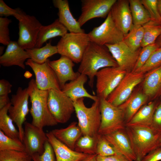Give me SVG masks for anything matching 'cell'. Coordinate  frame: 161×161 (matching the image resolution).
Segmentation results:
<instances>
[{
	"instance_id": "obj_1",
	"label": "cell",
	"mask_w": 161,
	"mask_h": 161,
	"mask_svg": "<svg viewBox=\"0 0 161 161\" xmlns=\"http://www.w3.org/2000/svg\"><path fill=\"white\" fill-rule=\"evenodd\" d=\"M78 69L79 73L86 75L89 85L93 88L95 78L100 69L118 66V65L105 45L90 42L83 55Z\"/></svg>"
},
{
	"instance_id": "obj_2",
	"label": "cell",
	"mask_w": 161,
	"mask_h": 161,
	"mask_svg": "<svg viewBox=\"0 0 161 161\" xmlns=\"http://www.w3.org/2000/svg\"><path fill=\"white\" fill-rule=\"evenodd\" d=\"M31 103L30 112L32 117L31 123L41 129L57 124L50 112L47 103L49 90L39 89L35 80L32 79L27 88Z\"/></svg>"
},
{
	"instance_id": "obj_3",
	"label": "cell",
	"mask_w": 161,
	"mask_h": 161,
	"mask_svg": "<svg viewBox=\"0 0 161 161\" xmlns=\"http://www.w3.org/2000/svg\"><path fill=\"white\" fill-rule=\"evenodd\" d=\"M125 129L136 161H141L148 153L158 147L161 134L151 126L126 125Z\"/></svg>"
},
{
	"instance_id": "obj_4",
	"label": "cell",
	"mask_w": 161,
	"mask_h": 161,
	"mask_svg": "<svg viewBox=\"0 0 161 161\" xmlns=\"http://www.w3.org/2000/svg\"><path fill=\"white\" fill-rule=\"evenodd\" d=\"M84 99L80 98L74 102L78 125L82 135L97 136L101 121L100 99L94 101L90 107L86 106Z\"/></svg>"
},
{
	"instance_id": "obj_5",
	"label": "cell",
	"mask_w": 161,
	"mask_h": 161,
	"mask_svg": "<svg viewBox=\"0 0 161 161\" xmlns=\"http://www.w3.org/2000/svg\"><path fill=\"white\" fill-rule=\"evenodd\" d=\"M90 42L88 34L85 32H68L61 37L56 46L58 54L77 64L80 62Z\"/></svg>"
},
{
	"instance_id": "obj_6",
	"label": "cell",
	"mask_w": 161,
	"mask_h": 161,
	"mask_svg": "<svg viewBox=\"0 0 161 161\" xmlns=\"http://www.w3.org/2000/svg\"><path fill=\"white\" fill-rule=\"evenodd\" d=\"M101 121L98 134L104 135L125 129L124 114L119 106H115L106 99L99 98Z\"/></svg>"
},
{
	"instance_id": "obj_7",
	"label": "cell",
	"mask_w": 161,
	"mask_h": 161,
	"mask_svg": "<svg viewBox=\"0 0 161 161\" xmlns=\"http://www.w3.org/2000/svg\"><path fill=\"white\" fill-rule=\"evenodd\" d=\"M14 17L18 21L19 45L24 50L35 48L42 25L35 16L26 14L20 8Z\"/></svg>"
},
{
	"instance_id": "obj_8",
	"label": "cell",
	"mask_w": 161,
	"mask_h": 161,
	"mask_svg": "<svg viewBox=\"0 0 161 161\" xmlns=\"http://www.w3.org/2000/svg\"><path fill=\"white\" fill-rule=\"evenodd\" d=\"M48 105L53 117L58 123H66L75 111L74 102L62 90H49Z\"/></svg>"
},
{
	"instance_id": "obj_9",
	"label": "cell",
	"mask_w": 161,
	"mask_h": 161,
	"mask_svg": "<svg viewBox=\"0 0 161 161\" xmlns=\"http://www.w3.org/2000/svg\"><path fill=\"white\" fill-rule=\"evenodd\" d=\"M127 72L118 66L105 67L100 70L95 76L97 97L107 99Z\"/></svg>"
},
{
	"instance_id": "obj_10",
	"label": "cell",
	"mask_w": 161,
	"mask_h": 161,
	"mask_svg": "<svg viewBox=\"0 0 161 161\" xmlns=\"http://www.w3.org/2000/svg\"><path fill=\"white\" fill-rule=\"evenodd\" d=\"M29 97L27 88H18L15 94L12 95L11 105L8 110L9 115L18 128L20 139L23 142L24 129L23 125L29 111L28 99Z\"/></svg>"
},
{
	"instance_id": "obj_11",
	"label": "cell",
	"mask_w": 161,
	"mask_h": 161,
	"mask_svg": "<svg viewBox=\"0 0 161 161\" xmlns=\"http://www.w3.org/2000/svg\"><path fill=\"white\" fill-rule=\"evenodd\" d=\"M91 42L100 45L113 44L123 41L124 35L115 25L109 13L104 21L88 33Z\"/></svg>"
},
{
	"instance_id": "obj_12",
	"label": "cell",
	"mask_w": 161,
	"mask_h": 161,
	"mask_svg": "<svg viewBox=\"0 0 161 161\" xmlns=\"http://www.w3.org/2000/svg\"><path fill=\"white\" fill-rule=\"evenodd\" d=\"M143 78L144 73L142 72H127L107 100L113 105L119 106L131 96L135 87L142 81Z\"/></svg>"
},
{
	"instance_id": "obj_13",
	"label": "cell",
	"mask_w": 161,
	"mask_h": 161,
	"mask_svg": "<svg viewBox=\"0 0 161 161\" xmlns=\"http://www.w3.org/2000/svg\"><path fill=\"white\" fill-rule=\"evenodd\" d=\"M49 61L48 59L45 63L39 64L30 58L26 61L25 64L30 67L33 71L35 83L39 89L44 91L51 89L61 90L57 77L49 65Z\"/></svg>"
},
{
	"instance_id": "obj_14",
	"label": "cell",
	"mask_w": 161,
	"mask_h": 161,
	"mask_svg": "<svg viewBox=\"0 0 161 161\" xmlns=\"http://www.w3.org/2000/svg\"><path fill=\"white\" fill-rule=\"evenodd\" d=\"M117 0H82L81 13L77 20L81 27L95 18H105Z\"/></svg>"
},
{
	"instance_id": "obj_15",
	"label": "cell",
	"mask_w": 161,
	"mask_h": 161,
	"mask_svg": "<svg viewBox=\"0 0 161 161\" xmlns=\"http://www.w3.org/2000/svg\"><path fill=\"white\" fill-rule=\"evenodd\" d=\"M105 45L120 68L127 72L133 71L142 48L136 51H132L123 41Z\"/></svg>"
},
{
	"instance_id": "obj_16",
	"label": "cell",
	"mask_w": 161,
	"mask_h": 161,
	"mask_svg": "<svg viewBox=\"0 0 161 161\" xmlns=\"http://www.w3.org/2000/svg\"><path fill=\"white\" fill-rule=\"evenodd\" d=\"M47 140V137L43 129L25 122L23 142L26 152L31 156L36 153L42 154L44 150V144Z\"/></svg>"
},
{
	"instance_id": "obj_17",
	"label": "cell",
	"mask_w": 161,
	"mask_h": 161,
	"mask_svg": "<svg viewBox=\"0 0 161 161\" xmlns=\"http://www.w3.org/2000/svg\"><path fill=\"white\" fill-rule=\"evenodd\" d=\"M110 13L115 25L125 36L134 25L129 0H117Z\"/></svg>"
},
{
	"instance_id": "obj_18",
	"label": "cell",
	"mask_w": 161,
	"mask_h": 161,
	"mask_svg": "<svg viewBox=\"0 0 161 161\" xmlns=\"http://www.w3.org/2000/svg\"><path fill=\"white\" fill-rule=\"evenodd\" d=\"M74 62L67 57L61 55L58 59L49 61V64L58 79L61 88L62 89L68 81L75 79L80 74L75 72Z\"/></svg>"
},
{
	"instance_id": "obj_19",
	"label": "cell",
	"mask_w": 161,
	"mask_h": 161,
	"mask_svg": "<svg viewBox=\"0 0 161 161\" xmlns=\"http://www.w3.org/2000/svg\"><path fill=\"white\" fill-rule=\"evenodd\" d=\"M30 57L26 51L21 48L17 41H11L4 54L0 56V64L4 67L17 66L25 69V61Z\"/></svg>"
},
{
	"instance_id": "obj_20",
	"label": "cell",
	"mask_w": 161,
	"mask_h": 161,
	"mask_svg": "<svg viewBox=\"0 0 161 161\" xmlns=\"http://www.w3.org/2000/svg\"><path fill=\"white\" fill-rule=\"evenodd\" d=\"M104 136L118 154L123 155L131 161H136L125 129L119 130Z\"/></svg>"
},
{
	"instance_id": "obj_21",
	"label": "cell",
	"mask_w": 161,
	"mask_h": 161,
	"mask_svg": "<svg viewBox=\"0 0 161 161\" xmlns=\"http://www.w3.org/2000/svg\"><path fill=\"white\" fill-rule=\"evenodd\" d=\"M46 134L53 149L56 161H79L89 155L71 149L57 139L51 131Z\"/></svg>"
},
{
	"instance_id": "obj_22",
	"label": "cell",
	"mask_w": 161,
	"mask_h": 161,
	"mask_svg": "<svg viewBox=\"0 0 161 161\" xmlns=\"http://www.w3.org/2000/svg\"><path fill=\"white\" fill-rule=\"evenodd\" d=\"M52 2L54 7L58 10V19L69 32H85L72 16L67 0H53Z\"/></svg>"
},
{
	"instance_id": "obj_23",
	"label": "cell",
	"mask_w": 161,
	"mask_h": 161,
	"mask_svg": "<svg viewBox=\"0 0 161 161\" xmlns=\"http://www.w3.org/2000/svg\"><path fill=\"white\" fill-rule=\"evenodd\" d=\"M88 77L80 74L75 80L66 83L61 89L62 91L74 102L78 99L84 97L89 98L96 101L99 98L97 95H93L89 93L84 87Z\"/></svg>"
},
{
	"instance_id": "obj_24",
	"label": "cell",
	"mask_w": 161,
	"mask_h": 161,
	"mask_svg": "<svg viewBox=\"0 0 161 161\" xmlns=\"http://www.w3.org/2000/svg\"><path fill=\"white\" fill-rule=\"evenodd\" d=\"M51 131L57 139L73 150L77 141L82 136L78 123L75 121L65 128L56 129Z\"/></svg>"
},
{
	"instance_id": "obj_25",
	"label": "cell",
	"mask_w": 161,
	"mask_h": 161,
	"mask_svg": "<svg viewBox=\"0 0 161 161\" xmlns=\"http://www.w3.org/2000/svg\"><path fill=\"white\" fill-rule=\"evenodd\" d=\"M67 29L59 21L55 20L52 24L47 25H42L40 29L36 44L35 48H40L47 40L58 36L62 37L67 32Z\"/></svg>"
},
{
	"instance_id": "obj_26",
	"label": "cell",
	"mask_w": 161,
	"mask_h": 161,
	"mask_svg": "<svg viewBox=\"0 0 161 161\" xmlns=\"http://www.w3.org/2000/svg\"><path fill=\"white\" fill-rule=\"evenodd\" d=\"M148 99V97L144 93H137L131 95L125 102L119 106L124 112L126 124L146 102Z\"/></svg>"
},
{
	"instance_id": "obj_27",
	"label": "cell",
	"mask_w": 161,
	"mask_h": 161,
	"mask_svg": "<svg viewBox=\"0 0 161 161\" xmlns=\"http://www.w3.org/2000/svg\"><path fill=\"white\" fill-rule=\"evenodd\" d=\"M157 105L151 102L142 107L126 125L151 126L153 115Z\"/></svg>"
},
{
	"instance_id": "obj_28",
	"label": "cell",
	"mask_w": 161,
	"mask_h": 161,
	"mask_svg": "<svg viewBox=\"0 0 161 161\" xmlns=\"http://www.w3.org/2000/svg\"><path fill=\"white\" fill-rule=\"evenodd\" d=\"M143 83L144 94L148 97L156 95L161 89V65L148 72Z\"/></svg>"
},
{
	"instance_id": "obj_29",
	"label": "cell",
	"mask_w": 161,
	"mask_h": 161,
	"mask_svg": "<svg viewBox=\"0 0 161 161\" xmlns=\"http://www.w3.org/2000/svg\"><path fill=\"white\" fill-rule=\"evenodd\" d=\"M25 50L29 55L30 59L34 62L39 64L45 63L49 57L58 53L56 46L52 45L51 41L44 47Z\"/></svg>"
},
{
	"instance_id": "obj_30",
	"label": "cell",
	"mask_w": 161,
	"mask_h": 161,
	"mask_svg": "<svg viewBox=\"0 0 161 161\" xmlns=\"http://www.w3.org/2000/svg\"><path fill=\"white\" fill-rule=\"evenodd\" d=\"M10 105V102L0 109V130L10 137L20 139L19 132L15 126L13 120L8 114Z\"/></svg>"
},
{
	"instance_id": "obj_31",
	"label": "cell",
	"mask_w": 161,
	"mask_h": 161,
	"mask_svg": "<svg viewBox=\"0 0 161 161\" xmlns=\"http://www.w3.org/2000/svg\"><path fill=\"white\" fill-rule=\"evenodd\" d=\"M134 25L143 26L151 21L150 15L140 0H129Z\"/></svg>"
},
{
	"instance_id": "obj_32",
	"label": "cell",
	"mask_w": 161,
	"mask_h": 161,
	"mask_svg": "<svg viewBox=\"0 0 161 161\" xmlns=\"http://www.w3.org/2000/svg\"><path fill=\"white\" fill-rule=\"evenodd\" d=\"M144 35L142 26L134 25L132 28L124 36L123 41L130 49L136 51L141 47Z\"/></svg>"
},
{
	"instance_id": "obj_33",
	"label": "cell",
	"mask_w": 161,
	"mask_h": 161,
	"mask_svg": "<svg viewBox=\"0 0 161 161\" xmlns=\"http://www.w3.org/2000/svg\"><path fill=\"white\" fill-rule=\"evenodd\" d=\"M98 137V134L95 137L82 135L77 141L74 150L87 154H96Z\"/></svg>"
},
{
	"instance_id": "obj_34",
	"label": "cell",
	"mask_w": 161,
	"mask_h": 161,
	"mask_svg": "<svg viewBox=\"0 0 161 161\" xmlns=\"http://www.w3.org/2000/svg\"><path fill=\"white\" fill-rule=\"evenodd\" d=\"M144 35L141 47H143L155 43L161 33V25L150 21L143 26Z\"/></svg>"
},
{
	"instance_id": "obj_35",
	"label": "cell",
	"mask_w": 161,
	"mask_h": 161,
	"mask_svg": "<svg viewBox=\"0 0 161 161\" xmlns=\"http://www.w3.org/2000/svg\"><path fill=\"white\" fill-rule=\"evenodd\" d=\"M5 150L23 151H25V148L19 139L10 137L0 130V151Z\"/></svg>"
},
{
	"instance_id": "obj_36",
	"label": "cell",
	"mask_w": 161,
	"mask_h": 161,
	"mask_svg": "<svg viewBox=\"0 0 161 161\" xmlns=\"http://www.w3.org/2000/svg\"><path fill=\"white\" fill-rule=\"evenodd\" d=\"M31 156L26 151H0V161H31Z\"/></svg>"
},
{
	"instance_id": "obj_37",
	"label": "cell",
	"mask_w": 161,
	"mask_h": 161,
	"mask_svg": "<svg viewBox=\"0 0 161 161\" xmlns=\"http://www.w3.org/2000/svg\"><path fill=\"white\" fill-rule=\"evenodd\" d=\"M161 65V47L155 50L145 64L134 72H149Z\"/></svg>"
},
{
	"instance_id": "obj_38",
	"label": "cell",
	"mask_w": 161,
	"mask_h": 161,
	"mask_svg": "<svg viewBox=\"0 0 161 161\" xmlns=\"http://www.w3.org/2000/svg\"><path fill=\"white\" fill-rule=\"evenodd\" d=\"M160 47L155 43L142 48L134 67L132 72H135L146 62L153 53Z\"/></svg>"
},
{
	"instance_id": "obj_39",
	"label": "cell",
	"mask_w": 161,
	"mask_h": 161,
	"mask_svg": "<svg viewBox=\"0 0 161 161\" xmlns=\"http://www.w3.org/2000/svg\"><path fill=\"white\" fill-rule=\"evenodd\" d=\"M118 154L104 135L98 134L96 154L106 157Z\"/></svg>"
},
{
	"instance_id": "obj_40",
	"label": "cell",
	"mask_w": 161,
	"mask_h": 161,
	"mask_svg": "<svg viewBox=\"0 0 161 161\" xmlns=\"http://www.w3.org/2000/svg\"><path fill=\"white\" fill-rule=\"evenodd\" d=\"M158 0H141L142 4L148 11L151 21L161 25V16L157 6Z\"/></svg>"
},
{
	"instance_id": "obj_41",
	"label": "cell",
	"mask_w": 161,
	"mask_h": 161,
	"mask_svg": "<svg viewBox=\"0 0 161 161\" xmlns=\"http://www.w3.org/2000/svg\"><path fill=\"white\" fill-rule=\"evenodd\" d=\"M32 161H56L53 148L48 140L44 145V150L41 154L35 153L31 155Z\"/></svg>"
},
{
	"instance_id": "obj_42",
	"label": "cell",
	"mask_w": 161,
	"mask_h": 161,
	"mask_svg": "<svg viewBox=\"0 0 161 161\" xmlns=\"http://www.w3.org/2000/svg\"><path fill=\"white\" fill-rule=\"evenodd\" d=\"M12 22L7 17H0V43L7 45L11 41L8 26Z\"/></svg>"
},
{
	"instance_id": "obj_43",
	"label": "cell",
	"mask_w": 161,
	"mask_h": 161,
	"mask_svg": "<svg viewBox=\"0 0 161 161\" xmlns=\"http://www.w3.org/2000/svg\"><path fill=\"white\" fill-rule=\"evenodd\" d=\"M151 126L161 134V102L156 107Z\"/></svg>"
},
{
	"instance_id": "obj_44",
	"label": "cell",
	"mask_w": 161,
	"mask_h": 161,
	"mask_svg": "<svg viewBox=\"0 0 161 161\" xmlns=\"http://www.w3.org/2000/svg\"><path fill=\"white\" fill-rule=\"evenodd\" d=\"M19 8L13 9L8 6L3 0H0V16L7 17L10 16H15L19 11Z\"/></svg>"
},
{
	"instance_id": "obj_45",
	"label": "cell",
	"mask_w": 161,
	"mask_h": 161,
	"mask_svg": "<svg viewBox=\"0 0 161 161\" xmlns=\"http://www.w3.org/2000/svg\"><path fill=\"white\" fill-rule=\"evenodd\" d=\"M161 161V148L158 147L148 153L141 161Z\"/></svg>"
},
{
	"instance_id": "obj_46",
	"label": "cell",
	"mask_w": 161,
	"mask_h": 161,
	"mask_svg": "<svg viewBox=\"0 0 161 161\" xmlns=\"http://www.w3.org/2000/svg\"><path fill=\"white\" fill-rule=\"evenodd\" d=\"M98 161H131L125 156L120 154H117L106 157L97 155Z\"/></svg>"
},
{
	"instance_id": "obj_47",
	"label": "cell",
	"mask_w": 161,
	"mask_h": 161,
	"mask_svg": "<svg viewBox=\"0 0 161 161\" xmlns=\"http://www.w3.org/2000/svg\"><path fill=\"white\" fill-rule=\"evenodd\" d=\"M12 85L8 80L2 79L0 80V96L8 95L11 92Z\"/></svg>"
},
{
	"instance_id": "obj_48",
	"label": "cell",
	"mask_w": 161,
	"mask_h": 161,
	"mask_svg": "<svg viewBox=\"0 0 161 161\" xmlns=\"http://www.w3.org/2000/svg\"><path fill=\"white\" fill-rule=\"evenodd\" d=\"M10 103V100L8 95L0 96V109Z\"/></svg>"
},
{
	"instance_id": "obj_49",
	"label": "cell",
	"mask_w": 161,
	"mask_h": 161,
	"mask_svg": "<svg viewBox=\"0 0 161 161\" xmlns=\"http://www.w3.org/2000/svg\"><path fill=\"white\" fill-rule=\"evenodd\" d=\"M96 154H89L84 159L79 161H98Z\"/></svg>"
},
{
	"instance_id": "obj_50",
	"label": "cell",
	"mask_w": 161,
	"mask_h": 161,
	"mask_svg": "<svg viewBox=\"0 0 161 161\" xmlns=\"http://www.w3.org/2000/svg\"><path fill=\"white\" fill-rule=\"evenodd\" d=\"M155 43L157 44L160 47H161V33L156 40Z\"/></svg>"
},
{
	"instance_id": "obj_51",
	"label": "cell",
	"mask_w": 161,
	"mask_h": 161,
	"mask_svg": "<svg viewBox=\"0 0 161 161\" xmlns=\"http://www.w3.org/2000/svg\"><path fill=\"white\" fill-rule=\"evenodd\" d=\"M157 6L159 13L161 16V0H158Z\"/></svg>"
},
{
	"instance_id": "obj_52",
	"label": "cell",
	"mask_w": 161,
	"mask_h": 161,
	"mask_svg": "<svg viewBox=\"0 0 161 161\" xmlns=\"http://www.w3.org/2000/svg\"><path fill=\"white\" fill-rule=\"evenodd\" d=\"M4 49V47L2 46L0 47V56L2 55L3 54V51Z\"/></svg>"
},
{
	"instance_id": "obj_53",
	"label": "cell",
	"mask_w": 161,
	"mask_h": 161,
	"mask_svg": "<svg viewBox=\"0 0 161 161\" xmlns=\"http://www.w3.org/2000/svg\"><path fill=\"white\" fill-rule=\"evenodd\" d=\"M158 147L161 148V135L158 141Z\"/></svg>"
}]
</instances>
